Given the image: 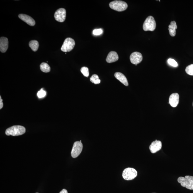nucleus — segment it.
<instances>
[{
  "label": "nucleus",
  "mask_w": 193,
  "mask_h": 193,
  "mask_svg": "<svg viewBox=\"0 0 193 193\" xmlns=\"http://www.w3.org/2000/svg\"><path fill=\"white\" fill-rule=\"evenodd\" d=\"M46 93L45 92V91L43 90L42 89L40 90L37 93V96H38V98H42L45 97V95H46Z\"/></svg>",
  "instance_id": "5701e85b"
},
{
  "label": "nucleus",
  "mask_w": 193,
  "mask_h": 193,
  "mask_svg": "<svg viewBox=\"0 0 193 193\" xmlns=\"http://www.w3.org/2000/svg\"><path fill=\"white\" fill-rule=\"evenodd\" d=\"M83 149V144L80 141H76L74 143L72 150L71 156L73 158H76L78 157L82 152Z\"/></svg>",
  "instance_id": "0eeeda50"
},
{
  "label": "nucleus",
  "mask_w": 193,
  "mask_h": 193,
  "mask_svg": "<svg viewBox=\"0 0 193 193\" xmlns=\"http://www.w3.org/2000/svg\"><path fill=\"white\" fill-rule=\"evenodd\" d=\"M90 81L95 84H98L101 82V80L99 78V76L97 74H94L90 78Z\"/></svg>",
  "instance_id": "6ab92c4d"
},
{
  "label": "nucleus",
  "mask_w": 193,
  "mask_h": 193,
  "mask_svg": "<svg viewBox=\"0 0 193 193\" xmlns=\"http://www.w3.org/2000/svg\"></svg>",
  "instance_id": "cd10ccee"
},
{
  "label": "nucleus",
  "mask_w": 193,
  "mask_h": 193,
  "mask_svg": "<svg viewBox=\"0 0 193 193\" xmlns=\"http://www.w3.org/2000/svg\"><path fill=\"white\" fill-rule=\"evenodd\" d=\"M119 57L117 52L115 51H111L108 54L106 59V62L108 63L115 62L117 61Z\"/></svg>",
  "instance_id": "4468645a"
},
{
  "label": "nucleus",
  "mask_w": 193,
  "mask_h": 193,
  "mask_svg": "<svg viewBox=\"0 0 193 193\" xmlns=\"http://www.w3.org/2000/svg\"><path fill=\"white\" fill-rule=\"evenodd\" d=\"M109 7L112 9L118 12H122L126 10L128 7L126 2L121 1H112L109 4Z\"/></svg>",
  "instance_id": "7ed1b4c3"
},
{
  "label": "nucleus",
  "mask_w": 193,
  "mask_h": 193,
  "mask_svg": "<svg viewBox=\"0 0 193 193\" xmlns=\"http://www.w3.org/2000/svg\"><path fill=\"white\" fill-rule=\"evenodd\" d=\"M40 70L45 73H48L50 71V66L45 63H42L40 66Z\"/></svg>",
  "instance_id": "a211bd4d"
},
{
  "label": "nucleus",
  "mask_w": 193,
  "mask_h": 193,
  "mask_svg": "<svg viewBox=\"0 0 193 193\" xmlns=\"http://www.w3.org/2000/svg\"><path fill=\"white\" fill-rule=\"evenodd\" d=\"M138 175V172L133 168H126L123 171L122 177L125 180H131L136 178Z\"/></svg>",
  "instance_id": "39448f33"
},
{
  "label": "nucleus",
  "mask_w": 193,
  "mask_h": 193,
  "mask_svg": "<svg viewBox=\"0 0 193 193\" xmlns=\"http://www.w3.org/2000/svg\"><path fill=\"white\" fill-rule=\"evenodd\" d=\"M186 72L190 76H193V64L188 66L185 69Z\"/></svg>",
  "instance_id": "aec40b11"
},
{
  "label": "nucleus",
  "mask_w": 193,
  "mask_h": 193,
  "mask_svg": "<svg viewBox=\"0 0 193 193\" xmlns=\"http://www.w3.org/2000/svg\"><path fill=\"white\" fill-rule=\"evenodd\" d=\"M60 193H68V191L66 189H63L60 191Z\"/></svg>",
  "instance_id": "a878e982"
},
{
  "label": "nucleus",
  "mask_w": 193,
  "mask_h": 193,
  "mask_svg": "<svg viewBox=\"0 0 193 193\" xmlns=\"http://www.w3.org/2000/svg\"><path fill=\"white\" fill-rule=\"evenodd\" d=\"M179 95L177 93H174L171 95L169 99V104L173 107H176L178 104Z\"/></svg>",
  "instance_id": "f8f14e48"
},
{
  "label": "nucleus",
  "mask_w": 193,
  "mask_h": 193,
  "mask_svg": "<svg viewBox=\"0 0 193 193\" xmlns=\"http://www.w3.org/2000/svg\"><path fill=\"white\" fill-rule=\"evenodd\" d=\"M143 60V55L140 52H134L130 55V60L131 63L136 66L141 62Z\"/></svg>",
  "instance_id": "1a4fd4ad"
},
{
  "label": "nucleus",
  "mask_w": 193,
  "mask_h": 193,
  "mask_svg": "<svg viewBox=\"0 0 193 193\" xmlns=\"http://www.w3.org/2000/svg\"><path fill=\"white\" fill-rule=\"evenodd\" d=\"M167 62H168L169 65L173 67H177L178 66L177 63L176 61L175 60H174V59L169 58L167 60Z\"/></svg>",
  "instance_id": "4be33fe9"
},
{
  "label": "nucleus",
  "mask_w": 193,
  "mask_h": 193,
  "mask_svg": "<svg viewBox=\"0 0 193 193\" xmlns=\"http://www.w3.org/2000/svg\"><path fill=\"white\" fill-rule=\"evenodd\" d=\"M19 18L22 21L24 22L30 26H33L35 25V20L31 17L25 14H20L18 16Z\"/></svg>",
  "instance_id": "9b49d317"
},
{
  "label": "nucleus",
  "mask_w": 193,
  "mask_h": 193,
  "mask_svg": "<svg viewBox=\"0 0 193 193\" xmlns=\"http://www.w3.org/2000/svg\"><path fill=\"white\" fill-rule=\"evenodd\" d=\"M103 33V30L102 29H99L94 30L93 34L95 35H99L102 34Z\"/></svg>",
  "instance_id": "b1692460"
},
{
  "label": "nucleus",
  "mask_w": 193,
  "mask_h": 193,
  "mask_svg": "<svg viewBox=\"0 0 193 193\" xmlns=\"http://www.w3.org/2000/svg\"><path fill=\"white\" fill-rule=\"evenodd\" d=\"M161 142L160 140H155L150 145L149 149L152 153H155L161 150L162 148Z\"/></svg>",
  "instance_id": "9d476101"
},
{
  "label": "nucleus",
  "mask_w": 193,
  "mask_h": 193,
  "mask_svg": "<svg viewBox=\"0 0 193 193\" xmlns=\"http://www.w3.org/2000/svg\"><path fill=\"white\" fill-rule=\"evenodd\" d=\"M66 11L64 8H61L58 9L54 15L56 21L60 22H63L65 21Z\"/></svg>",
  "instance_id": "6e6552de"
},
{
  "label": "nucleus",
  "mask_w": 193,
  "mask_h": 193,
  "mask_svg": "<svg viewBox=\"0 0 193 193\" xmlns=\"http://www.w3.org/2000/svg\"><path fill=\"white\" fill-rule=\"evenodd\" d=\"M156 25L155 20L153 17L149 16L143 23V30L145 31H153L156 28Z\"/></svg>",
  "instance_id": "20e7f679"
},
{
  "label": "nucleus",
  "mask_w": 193,
  "mask_h": 193,
  "mask_svg": "<svg viewBox=\"0 0 193 193\" xmlns=\"http://www.w3.org/2000/svg\"><path fill=\"white\" fill-rule=\"evenodd\" d=\"M177 181L182 187L190 190H193V177L192 176H186L184 177H179Z\"/></svg>",
  "instance_id": "f03ea898"
},
{
  "label": "nucleus",
  "mask_w": 193,
  "mask_h": 193,
  "mask_svg": "<svg viewBox=\"0 0 193 193\" xmlns=\"http://www.w3.org/2000/svg\"><path fill=\"white\" fill-rule=\"evenodd\" d=\"M75 45L74 40L72 38H68L64 40L61 50L63 52H69L74 48Z\"/></svg>",
  "instance_id": "423d86ee"
},
{
  "label": "nucleus",
  "mask_w": 193,
  "mask_h": 193,
  "mask_svg": "<svg viewBox=\"0 0 193 193\" xmlns=\"http://www.w3.org/2000/svg\"><path fill=\"white\" fill-rule=\"evenodd\" d=\"M8 47V41L7 38L1 37L0 39V50L2 53L6 51Z\"/></svg>",
  "instance_id": "ddd939ff"
},
{
  "label": "nucleus",
  "mask_w": 193,
  "mask_h": 193,
  "mask_svg": "<svg viewBox=\"0 0 193 193\" xmlns=\"http://www.w3.org/2000/svg\"></svg>",
  "instance_id": "bb28decb"
},
{
  "label": "nucleus",
  "mask_w": 193,
  "mask_h": 193,
  "mask_svg": "<svg viewBox=\"0 0 193 193\" xmlns=\"http://www.w3.org/2000/svg\"><path fill=\"white\" fill-rule=\"evenodd\" d=\"M29 46L32 50L34 52H36L38 50L39 47V44L37 40H32L30 42Z\"/></svg>",
  "instance_id": "f3484780"
},
{
  "label": "nucleus",
  "mask_w": 193,
  "mask_h": 193,
  "mask_svg": "<svg viewBox=\"0 0 193 193\" xmlns=\"http://www.w3.org/2000/svg\"><path fill=\"white\" fill-rule=\"evenodd\" d=\"M177 25L175 21L171 22L169 26V30L170 35L172 37L175 36L176 29H177Z\"/></svg>",
  "instance_id": "dca6fc26"
},
{
  "label": "nucleus",
  "mask_w": 193,
  "mask_h": 193,
  "mask_svg": "<svg viewBox=\"0 0 193 193\" xmlns=\"http://www.w3.org/2000/svg\"><path fill=\"white\" fill-rule=\"evenodd\" d=\"M115 77L120 82L123 84L125 86H128V83L126 77L124 74L120 72H116L115 74Z\"/></svg>",
  "instance_id": "2eb2a0df"
},
{
  "label": "nucleus",
  "mask_w": 193,
  "mask_h": 193,
  "mask_svg": "<svg viewBox=\"0 0 193 193\" xmlns=\"http://www.w3.org/2000/svg\"><path fill=\"white\" fill-rule=\"evenodd\" d=\"M81 71L85 77H88L89 75V68L87 67H84L82 68L81 69Z\"/></svg>",
  "instance_id": "412c9836"
},
{
  "label": "nucleus",
  "mask_w": 193,
  "mask_h": 193,
  "mask_svg": "<svg viewBox=\"0 0 193 193\" xmlns=\"http://www.w3.org/2000/svg\"><path fill=\"white\" fill-rule=\"evenodd\" d=\"M2 101L3 100L1 99V96H0V109H1L3 106V104Z\"/></svg>",
  "instance_id": "393cba45"
},
{
  "label": "nucleus",
  "mask_w": 193,
  "mask_h": 193,
  "mask_svg": "<svg viewBox=\"0 0 193 193\" xmlns=\"http://www.w3.org/2000/svg\"><path fill=\"white\" fill-rule=\"evenodd\" d=\"M26 130L24 127L20 125L14 126L6 130L5 133L7 136H18L22 135L25 133Z\"/></svg>",
  "instance_id": "f257e3e1"
}]
</instances>
